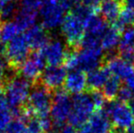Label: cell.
<instances>
[{
	"label": "cell",
	"mask_w": 134,
	"mask_h": 133,
	"mask_svg": "<svg viewBox=\"0 0 134 133\" xmlns=\"http://www.w3.org/2000/svg\"><path fill=\"white\" fill-rule=\"evenodd\" d=\"M95 107L90 95L80 93L72 99V108L69 117V124L74 127H82L94 113Z\"/></svg>",
	"instance_id": "obj_1"
},
{
	"label": "cell",
	"mask_w": 134,
	"mask_h": 133,
	"mask_svg": "<svg viewBox=\"0 0 134 133\" xmlns=\"http://www.w3.org/2000/svg\"><path fill=\"white\" fill-rule=\"evenodd\" d=\"M30 95V84L24 78H13L5 86V99L12 108H19Z\"/></svg>",
	"instance_id": "obj_2"
},
{
	"label": "cell",
	"mask_w": 134,
	"mask_h": 133,
	"mask_svg": "<svg viewBox=\"0 0 134 133\" xmlns=\"http://www.w3.org/2000/svg\"><path fill=\"white\" fill-rule=\"evenodd\" d=\"M61 30L69 46L78 49L85 36L84 22L72 12L65 16L61 25Z\"/></svg>",
	"instance_id": "obj_3"
},
{
	"label": "cell",
	"mask_w": 134,
	"mask_h": 133,
	"mask_svg": "<svg viewBox=\"0 0 134 133\" xmlns=\"http://www.w3.org/2000/svg\"><path fill=\"white\" fill-rule=\"evenodd\" d=\"M28 107L32 109L34 114L39 118L48 117L52 105V97L50 89L44 85H37L34 87L28 98Z\"/></svg>",
	"instance_id": "obj_4"
},
{
	"label": "cell",
	"mask_w": 134,
	"mask_h": 133,
	"mask_svg": "<svg viewBox=\"0 0 134 133\" xmlns=\"http://www.w3.org/2000/svg\"><path fill=\"white\" fill-rule=\"evenodd\" d=\"M40 8L42 25L45 28L54 29L62 25L66 10L58 0H46Z\"/></svg>",
	"instance_id": "obj_5"
},
{
	"label": "cell",
	"mask_w": 134,
	"mask_h": 133,
	"mask_svg": "<svg viewBox=\"0 0 134 133\" xmlns=\"http://www.w3.org/2000/svg\"><path fill=\"white\" fill-rule=\"evenodd\" d=\"M29 46L24 35H19L8 43L5 48V57L12 67L20 68L27 59L29 54Z\"/></svg>",
	"instance_id": "obj_6"
},
{
	"label": "cell",
	"mask_w": 134,
	"mask_h": 133,
	"mask_svg": "<svg viewBox=\"0 0 134 133\" xmlns=\"http://www.w3.org/2000/svg\"><path fill=\"white\" fill-rule=\"evenodd\" d=\"M72 108V100H70L68 91L59 89L54 94L50 115L57 125H62L69 117Z\"/></svg>",
	"instance_id": "obj_7"
},
{
	"label": "cell",
	"mask_w": 134,
	"mask_h": 133,
	"mask_svg": "<svg viewBox=\"0 0 134 133\" xmlns=\"http://www.w3.org/2000/svg\"><path fill=\"white\" fill-rule=\"evenodd\" d=\"M109 117L112 119L113 127L120 130H127L134 124V116L128 105L116 100L112 101Z\"/></svg>",
	"instance_id": "obj_8"
},
{
	"label": "cell",
	"mask_w": 134,
	"mask_h": 133,
	"mask_svg": "<svg viewBox=\"0 0 134 133\" xmlns=\"http://www.w3.org/2000/svg\"><path fill=\"white\" fill-rule=\"evenodd\" d=\"M113 130V124L109 116L99 109L95 111L88 122L81 127L80 133H109Z\"/></svg>",
	"instance_id": "obj_9"
},
{
	"label": "cell",
	"mask_w": 134,
	"mask_h": 133,
	"mask_svg": "<svg viewBox=\"0 0 134 133\" xmlns=\"http://www.w3.org/2000/svg\"><path fill=\"white\" fill-rule=\"evenodd\" d=\"M45 60L41 52L33 53L20 67V72L24 78L27 80H36L39 78L45 67Z\"/></svg>",
	"instance_id": "obj_10"
},
{
	"label": "cell",
	"mask_w": 134,
	"mask_h": 133,
	"mask_svg": "<svg viewBox=\"0 0 134 133\" xmlns=\"http://www.w3.org/2000/svg\"><path fill=\"white\" fill-rule=\"evenodd\" d=\"M43 57L49 66H59L65 61L68 52L60 40H52L41 49Z\"/></svg>",
	"instance_id": "obj_11"
},
{
	"label": "cell",
	"mask_w": 134,
	"mask_h": 133,
	"mask_svg": "<svg viewBox=\"0 0 134 133\" xmlns=\"http://www.w3.org/2000/svg\"><path fill=\"white\" fill-rule=\"evenodd\" d=\"M66 67L60 66H49L41 75L43 85L48 89H58L65 83L67 78Z\"/></svg>",
	"instance_id": "obj_12"
},
{
	"label": "cell",
	"mask_w": 134,
	"mask_h": 133,
	"mask_svg": "<svg viewBox=\"0 0 134 133\" xmlns=\"http://www.w3.org/2000/svg\"><path fill=\"white\" fill-rule=\"evenodd\" d=\"M109 72L120 78H127L134 74V65L120 59L119 56L104 61Z\"/></svg>",
	"instance_id": "obj_13"
},
{
	"label": "cell",
	"mask_w": 134,
	"mask_h": 133,
	"mask_svg": "<svg viewBox=\"0 0 134 133\" xmlns=\"http://www.w3.org/2000/svg\"><path fill=\"white\" fill-rule=\"evenodd\" d=\"M109 68L105 64H102L98 68L88 72L87 75V87L88 90H99L104 87L107 80L111 76Z\"/></svg>",
	"instance_id": "obj_14"
},
{
	"label": "cell",
	"mask_w": 134,
	"mask_h": 133,
	"mask_svg": "<svg viewBox=\"0 0 134 133\" xmlns=\"http://www.w3.org/2000/svg\"><path fill=\"white\" fill-rule=\"evenodd\" d=\"M66 91L73 94H80L87 88V76L82 70H72L67 75L65 80Z\"/></svg>",
	"instance_id": "obj_15"
},
{
	"label": "cell",
	"mask_w": 134,
	"mask_h": 133,
	"mask_svg": "<svg viewBox=\"0 0 134 133\" xmlns=\"http://www.w3.org/2000/svg\"><path fill=\"white\" fill-rule=\"evenodd\" d=\"M29 48L34 49H42L48 43V35L43 27L35 25L23 34Z\"/></svg>",
	"instance_id": "obj_16"
},
{
	"label": "cell",
	"mask_w": 134,
	"mask_h": 133,
	"mask_svg": "<svg viewBox=\"0 0 134 133\" xmlns=\"http://www.w3.org/2000/svg\"><path fill=\"white\" fill-rule=\"evenodd\" d=\"M124 5L116 0H105L99 5V12L107 23L112 24L118 19Z\"/></svg>",
	"instance_id": "obj_17"
},
{
	"label": "cell",
	"mask_w": 134,
	"mask_h": 133,
	"mask_svg": "<svg viewBox=\"0 0 134 133\" xmlns=\"http://www.w3.org/2000/svg\"><path fill=\"white\" fill-rule=\"evenodd\" d=\"M107 28V21L102 16H98V14L93 15L85 24V30L87 32L86 34L94 36L96 37H99V38H101Z\"/></svg>",
	"instance_id": "obj_18"
},
{
	"label": "cell",
	"mask_w": 134,
	"mask_h": 133,
	"mask_svg": "<svg viewBox=\"0 0 134 133\" xmlns=\"http://www.w3.org/2000/svg\"><path fill=\"white\" fill-rule=\"evenodd\" d=\"M120 34L121 32L113 26L110 25L108 27L100 38V44L103 49L107 52L116 49V47L120 44Z\"/></svg>",
	"instance_id": "obj_19"
},
{
	"label": "cell",
	"mask_w": 134,
	"mask_h": 133,
	"mask_svg": "<svg viewBox=\"0 0 134 133\" xmlns=\"http://www.w3.org/2000/svg\"><path fill=\"white\" fill-rule=\"evenodd\" d=\"M37 11L21 7V9L16 14L15 22L18 24V26L19 27L20 30L22 32V31L27 30L28 28L35 26L34 24L37 21Z\"/></svg>",
	"instance_id": "obj_20"
},
{
	"label": "cell",
	"mask_w": 134,
	"mask_h": 133,
	"mask_svg": "<svg viewBox=\"0 0 134 133\" xmlns=\"http://www.w3.org/2000/svg\"><path fill=\"white\" fill-rule=\"evenodd\" d=\"M121 85L122 84L120 78L114 76V75H111L109 77V78L107 80L103 87V94H104L107 101L115 100Z\"/></svg>",
	"instance_id": "obj_21"
},
{
	"label": "cell",
	"mask_w": 134,
	"mask_h": 133,
	"mask_svg": "<svg viewBox=\"0 0 134 133\" xmlns=\"http://www.w3.org/2000/svg\"><path fill=\"white\" fill-rule=\"evenodd\" d=\"M20 30L19 27L15 21H5L0 28V37L3 42H10L18 36H19Z\"/></svg>",
	"instance_id": "obj_22"
},
{
	"label": "cell",
	"mask_w": 134,
	"mask_h": 133,
	"mask_svg": "<svg viewBox=\"0 0 134 133\" xmlns=\"http://www.w3.org/2000/svg\"><path fill=\"white\" fill-rule=\"evenodd\" d=\"M134 48V25L126 27L120 34L118 50H126Z\"/></svg>",
	"instance_id": "obj_23"
},
{
	"label": "cell",
	"mask_w": 134,
	"mask_h": 133,
	"mask_svg": "<svg viewBox=\"0 0 134 133\" xmlns=\"http://www.w3.org/2000/svg\"><path fill=\"white\" fill-rule=\"evenodd\" d=\"M90 96L97 110H99L104 107L106 103V98L100 90H90Z\"/></svg>",
	"instance_id": "obj_24"
},
{
	"label": "cell",
	"mask_w": 134,
	"mask_h": 133,
	"mask_svg": "<svg viewBox=\"0 0 134 133\" xmlns=\"http://www.w3.org/2000/svg\"><path fill=\"white\" fill-rule=\"evenodd\" d=\"M7 133H31L28 130L27 126H26L25 121L22 119H16L12 121L7 128Z\"/></svg>",
	"instance_id": "obj_25"
},
{
	"label": "cell",
	"mask_w": 134,
	"mask_h": 133,
	"mask_svg": "<svg viewBox=\"0 0 134 133\" xmlns=\"http://www.w3.org/2000/svg\"><path fill=\"white\" fill-rule=\"evenodd\" d=\"M16 7L14 4L8 3L0 7V20L2 21H8L16 13Z\"/></svg>",
	"instance_id": "obj_26"
},
{
	"label": "cell",
	"mask_w": 134,
	"mask_h": 133,
	"mask_svg": "<svg viewBox=\"0 0 134 133\" xmlns=\"http://www.w3.org/2000/svg\"><path fill=\"white\" fill-rule=\"evenodd\" d=\"M12 112L8 108L0 111V130L5 131L7 130L10 123L12 122Z\"/></svg>",
	"instance_id": "obj_27"
},
{
	"label": "cell",
	"mask_w": 134,
	"mask_h": 133,
	"mask_svg": "<svg viewBox=\"0 0 134 133\" xmlns=\"http://www.w3.org/2000/svg\"><path fill=\"white\" fill-rule=\"evenodd\" d=\"M134 97V92L131 91L127 86L121 85L119 93L117 95V100L120 101V102L125 103V102H129Z\"/></svg>",
	"instance_id": "obj_28"
},
{
	"label": "cell",
	"mask_w": 134,
	"mask_h": 133,
	"mask_svg": "<svg viewBox=\"0 0 134 133\" xmlns=\"http://www.w3.org/2000/svg\"><path fill=\"white\" fill-rule=\"evenodd\" d=\"M27 122V128L31 133H44L45 130L41 124L40 119H34L31 118Z\"/></svg>",
	"instance_id": "obj_29"
},
{
	"label": "cell",
	"mask_w": 134,
	"mask_h": 133,
	"mask_svg": "<svg viewBox=\"0 0 134 133\" xmlns=\"http://www.w3.org/2000/svg\"><path fill=\"white\" fill-rule=\"evenodd\" d=\"M59 133H79L77 130L76 127L72 126L71 124H67L63 125L61 127V130H60Z\"/></svg>",
	"instance_id": "obj_30"
},
{
	"label": "cell",
	"mask_w": 134,
	"mask_h": 133,
	"mask_svg": "<svg viewBox=\"0 0 134 133\" xmlns=\"http://www.w3.org/2000/svg\"><path fill=\"white\" fill-rule=\"evenodd\" d=\"M83 2V4L86 5H88V7H99L102 2H104L105 0H81Z\"/></svg>",
	"instance_id": "obj_31"
},
{
	"label": "cell",
	"mask_w": 134,
	"mask_h": 133,
	"mask_svg": "<svg viewBox=\"0 0 134 133\" xmlns=\"http://www.w3.org/2000/svg\"><path fill=\"white\" fill-rule=\"evenodd\" d=\"M8 60H7V57L4 56L3 54H0V74L4 72L7 68V65H8Z\"/></svg>",
	"instance_id": "obj_32"
},
{
	"label": "cell",
	"mask_w": 134,
	"mask_h": 133,
	"mask_svg": "<svg viewBox=\"0 0 134 133\" xmlns=\"http://www.w3.org/2000/svg\"><path fill=\"white\" fill-rule=\"evenodd\" d=\"M126 86L134 92V74L130 76L129 78H126Z\"/></svg>",
	"instance_id": "obj_33"
},
{
	"label": "cell",
	"mask_w": 134,
	"mask_h": 133,
	"mask_svg": "<svg viewBox=\"0 0 134 133\" xmlns=\"http://www.w3.org/2000/svg\"><path fill=\"white\" fill-rule=\"evenodd\" d=\"M7 108V101L5 97H4L2 95V93H0V111L1 110H4Z\"/></svg>",
	"instance_id": "obj_34"
},
{
	"label": "cell",
	"mask_w": 134,
	"mask_h": 133,
	"mask_svg": "<svg viewBox=\"0 0 134 133\" xmlns=\"http://www.w3.org/2000/svg\"><path fill=\"white\" fill-rule=\"evenodd\" d=\"M128 107L130 108V109H131V113H132V115L134 116V97L132 99H131V100L128 102Z\"/></svg>",
	"instance_id": "obj_35"
},
{
	"label": "cell",
	"mask_w": 134,
	"mask_h": 133,
	"mask_svg": "<svg viewBox=\"0 0 134 133\" xmlns=\"http://www.w3.org/2000/svg\"><path fill=\"white\" fill-rule=\"evenodd\" d=\"M3 87H4V80L3 78H2V75L0 74V93H1L2 89H3Z\"/></svg>",
	"instance_id": "obj_36"
},
{
	"label": "cell",
	"mask_w": 134,
	"mask_h": 133,
	"mask_svg": "<svg viewBox=\"0 0 134 133\" xmlns=\"http://www.w3.org/2000/svg\"><path fill=\"white\" fill-rule=\"evenodd\" d=\"M126 133H134V124L126 130Z\"/></svg>",
	"instance_id": "obj_37"
},
{
	"label": "cell",
	"mask_w": 134,
	"mask_h": 133,
	"mask_svg": "<svg viewBox=\"0 0 134 133\" xmlns=\"http://www.w3.org/2000/svg\"><path fill=\"white\" fill-rule=\"evenodd\" d=\"M48 133H59L58 131H57V130H49Z\"/></svg>",
	"instance_id": "obj_38"
},
{
	"label": "cell",
	"mask_w": 134,
	"mask_h": 133,
	"mask_svg": "<svg viewBox=\"0 0 134 133\" xmlns=\"http://www.w3.org/2000/svg\"><path fill=\"white\" fill-rule=\"evenodd\" d=\"M2 51H3V48H2V47H0V54H3V53H2Z\"/></svg>",
	"instance_id": "obj_39"
},
{
	"label": "cell",
	"mask_w": 134,
	"mask_h": 133,
	"mask_svg": "<svg viewBox=\"0 0 134 133\" xmlns=\"http://www.w3.org/2000/svg\"><path fill=\"white\" fill-rule=\"evenodd\" d=\"M0 133H5V132L3 131V130H0Z\"/></svg>",
	"instance_id": "obj_40"
},
{
	"label": "cell",
	"mask_w": 134,
	"mask_h": 133,
	"mask_svg": "<svg viewBox=\"0 0 134 133\" xmlns=\"http://www.w3.org/2000/svg\"><path fill=\"white\" fill-rule=\"evenodd\" d=\"M109 133H112V131H111V132H109Z\"/></svg>",
	"instance_id": "obj_41"
},
{
	"label": "cell",
	"mask_w": 134,
	"mask_h": 133,
	"mask_svg": "<svg viewBox=\"0 0 134 133\" xmlns=\"http://www.w3.org/2000/svg\"><path fill=\"white\" fill-rule=\"evenodd\" d=\"M0 38H1V37H0Z\"/></svg>",
	"instance_id": "obj_42"
}]
</instances>
